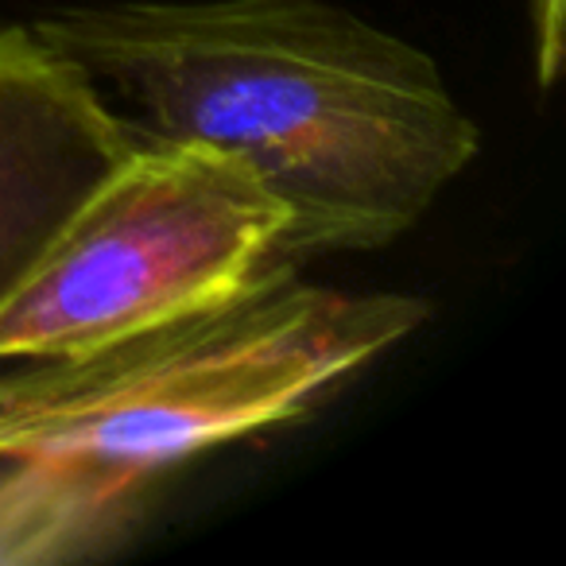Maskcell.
<instances>
[{
  "label": "cell",
  "instance_id": "6da1fadb",
  "mask_svg": "<svg viewBox=\"0 0 566 566\" xmlns=\"http://www.w3.org/2000/svg\"><path fill=\"white\" fill-rule=\"evenodd\" d=\"M28 28L144 128L249 164L292 213L283 264L385 249L481 156L439 63L331 0L71 4Z\"/></svg>",
  "mask_w": 566,
  "mask_h": 566
},
{
  "label": "cell",
  "instance_id": "7a4b0ae2",
  "mask_svg": "<svg viewBox=\"0 0 566 566\" xmlns=\"http://www.w3.org/2000/svg\"><path fill=\"white\" fill-rule=\"evenodd\" d=\"M431 307L403 292L307 283L295 264L78 357L0 373V462L156 473L318 411Z\"/></svg>",
  "mask_w": 566,
  "mask_h": 566
},
{
  "label": "cell",
  "instance_id": "3957f363",
  "mask_svg": "<svg viewBox=\"0 0 566 566\" xmlns=\"http://www.w3.org/2000/svg\"><path fill=\"white\" fill-rule=\"evenodd\" d=\"M292 213L249 164L140 125V144L0 311V361L78 357L210 307L280 260Z\"/></svg>",
  "mask_w": 566,
  "mask_h": 566
},
{
  "label": "cell",
  "instance_id": "277c9868",
  "mask_svg": "<svg viewBox=\"0 0 566 566\" xmlns=\"http://www.w3.org/2000/svg\"><path fill=\"white\" fill-rule=\"evenodd\" d=\"M140 144L82 66L0 24V311Z\"/></svg>",
  "mask_w": 566,
  "mask_h": 566
},
{
  "label": "cell",
  "instance_id": "5b68a950",
  "mask_svg": "<svg viewBox=\"0 0 566 566\" xmlns=\"http://www.w3.org/2000/svg\"><path fill=\"white\" fill-rule=\"evenodd\" d=\"M535 20V74L539 86H551L563 59V0H532Z\"/></svg>",
  "mask_w": 566,
  "mask_h": 566
}]
</instances>
